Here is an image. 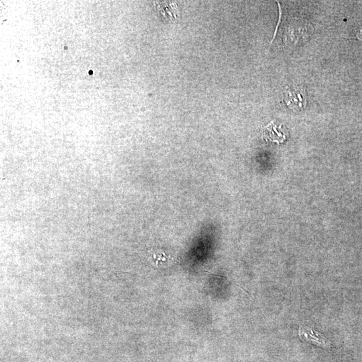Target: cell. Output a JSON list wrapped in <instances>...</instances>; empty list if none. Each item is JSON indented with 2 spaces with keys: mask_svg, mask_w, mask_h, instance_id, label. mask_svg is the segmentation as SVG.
Listing matches in <instances>:
<instances>
[{
  "mask_svg": "<svg viewBox=\"0 0 362 362\" xmlns=\"http://www.w3.org/2000/svg\"><path fill=\"white\" fill-rule=\"evenodd\" d=\"M299 335L304 342L310 343L315 346L322 348H329L331 346L330 342L321 333L307 326H301L299 327Z\"/></svg>",
  "mask_w": 362,
  "mask_h": 362,
  "instance_id": "obj_1",
  "label": "cell"
},
{
  "mask_svg": "<svg viewBox=\"0 0 362 362\" xmlns=\"http://www.w3.org/2000/svg\"><path fill=\"white\" fill-rule=\"evenodd\" d=\"M280 128L281 127L276 126L272 122L263 129V137L272 142H283L285 140V136L281 131H279Z\"/></svg>",
  "mask_w": 362,
  "mask_h": 362,
  "instance_id": "obj_2",
  "label": "cell"
},
{
  "mask_svg": "<svg viewBox=\"0 0 362 362\" xmlns=\"http://www.w3.org/2000/svg\"><path fill=\"white\" fill-rule=\"evenodd\" d=\"M357 38L358 39L360 40V41H362V28L358 31L357 33Z\"/></svg>",
  "mask_w": 362,
  "mask_h": 362,
  "instance_id": "obj_3",
  "label": "cell"
}]
</instances>
